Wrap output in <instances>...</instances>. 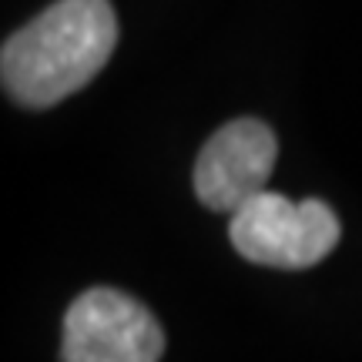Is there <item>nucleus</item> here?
<instances>
[{"label":"nucleus","instance_id":"2","mask_svg":"<svg viewBox=\"0 0 362 362\" xmlns=\"http://www.w3.org/2000/svg\"><path fill=\"white\" fill-rule=\"evenodd\" d=\"M336 211L319 202H288L275 192H259L232 211L228 238L242 259L269 269H312L339 245Z\"/></svg>","mask_w":362,"mask_h":362},{"label":"nucleus","instance_id":"3","mask_svg":"<svg viewBox=\"0 0 362 362\" xmlns=\"http://www.w3.org/2000/svg\"><path fill=\"white\" fill-rule=\"evenodd\" d=\"M161 352L158 319L117 288H88L64 315L61 359L67 362H155Z\"/></svg>","mask_w":362,"mask_h":362},{"label":"nucleus","instance_id":"4","mask_svg":"<svg viewBox=\"0 0 362 362\" xmlns=\"http://www.w3.org/2000/svg\"><path fill=\"white\" fill-rule=\"evenodd\" d=\"M279 158L275 134L259 117H238L218 128L194 161V194L211 211L232 215L265 192Z\"/></svg>","mask_w":362,"mask_h":362},{"label":"nucleus","instance_id":"1","mask_svg":"<svg viewBox=\"0 0 362 362\" xmlns=\"http://www.w3.org/2000/svg\"><path fill=\"white\" fill-rule=\"evenodd\" d=\"M117 17L107 0H57L4 40V90L24 107H54L107 64Z\"/></svg>","mask_w":362,"mask_h":362}]
</instances>
